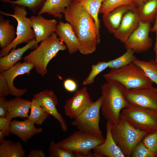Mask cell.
I'll return each instance as SVG.
<instances>
[{"label": "cell", "mask_w": 157, "mask_h": 157, "mask_svg": "<svg viewBox=\"0 0 157 157\" xmlns=\"http://www.w3.org/2000/svg\"><path fill=\"white\" fill-rule=\"evenodd\" d=\"M135 52L131 49H127L126 51L121 56L107 61L108 67L111 69L119 68L133 62L136 58L134 55Z\"/></svg>", "instance_id": "31"}, {"label": "cell", "mask_w": 157, "mask_h": 157, "mask_svg": "<svg viewBox=\"0 0 157 157\" xmlns=\"http://www.w3.org/2000/svg\"><path fill=\"white\" fill-rule=\"evenodd\" d=\"M155 32L156 34V40L155 44L154 50L155 53V60H157V30Z\"/></svg>", "instance_id": "46"}, {"label": "cell", "mask_w": 157, "mask_h": 157, "mask_svg": "<svg viewBox=\"0 0 157 157\" xmlns=\"http://www.w3.org/2000/svg\"><path fill=\"white\" fill-rule=\"evenodd\" d=\"M101 88L102 114L112 125L116 124L120 119L121 112L129 104L124 95L126 89L121 83L115 81L106 82Z\"/></svg>", "instance_id": "1"}, {"label": "cell", "mask_w": 157, "mask_h": 157, "mask_svg": "<svg viewBox=\"0 0 157 157\" xmlns=\"http://www.w3.org/2000/svg\"><path fill=\"white\" fill-rule=\"evenodd\" d=\"M30 18L35 39L38 43L44 40L55 33L58 24L55 19H47L41 15H33Z\"/></svg>", "instance_id": "16"}, {"label": "cell", "mask_w": 157, "mask_h": 157, "mask_svg": "<svg viewBox=\"0 0 157 157\" xmlns=\"http://www.w3.org/2000/svg\"><path fill=\"white\" fill-rule=\"evenodd\" d=\"M33 98L46 112L58 121L60 124L62 130L64 132H66L68 126L65 120L58 112L56 108L58 101L53 91L45 89L38 93L34 94Z\"/></svg>", "instance_id": "12"}, {"label": "cell", "mask_w": 157, "mask_h": 157, "mask_svg": "<svg viewBox=\"0 0 157 157\" xmlns=\"http://www.w3.org/2000/svg\"><path fill=\"white\" fill-rule=\"evenodd\" d=\"M79 42L78 51L82 54L92 53L99 43L97 36L89 30L83 27L71 25Z\"/></svg>", "instance_id": "18"}, {"label": "cell", "mask_w": 157, "mask_h": 157, "mask_svg": "<svg viewBox=\"0 0 157 157\" xmlns=\"http://www.w3.org/2000/svg\"><path fill=\"white\" fill-rule=\"evenodd\" d=\"M11 120L7 116L6 117H0V130L4 132L6 136L9 135L10 132Z\"/></svg>", "instance_id": "38"}, {"label": "cell", "mask_w": 157, "mask_h": 157, "mask_svg": "<svg viewBox=\"0 0 157 157\" xmlns=\"http://www.w3.org/2000/svg\"><path fill=\"white\" fill-rule=\"evenodd\" d=\"M137 7L134 5H126L117 7L111 11L102 14V19L108 31L113 33L119 26L125 14Z\"/></svg>", "instance_id": "21"}, {"label": "cell", "mask_w": 157, "mask_h": 157, "mask_svg": "<svg viewBox=\"0 0 157 157\" xmlns=\"http://www.w3.org/2000/svg\"><path fill=\"white\" fill-rule=\"evenodd\" d=\"M4 97H0V117H6L8 114V110L5 104Z\"/></svg>", "instance_id": "41"}, {"label": "cell", "mask_w": 157, "mask_h": 157, "mask_svg": "<svg viewBox=\"0 0 157 157\" xmlns=\"http://www.w3.org/2000/svg\"><path fill=\"white\" fill-rule=\"evenodd\" d=\"M73 1L72 0H46L38 15H40L47 13L60 19L64 11Z\"/></svg>", "instance_id": "24"}, {"label": "cell", "mask_w": 157, "mask_h": 157, "mask_svg": "<svg viewBox=\"0 0 157 157\" xmlns=\"http://www.w3.org/2000/svg\"><path fill=\"white\" fill-rule=\"evenodd\" d=\"M6 136V133L3 131L0 130V143L4 139V138Z\"/></svg>", "instance_id": "45"}, {"label": "cell", "mask_w": 157, "mask_h": 157, "mask_svg": "<svg viewBox=\"0 0 157 157\" xmlns=\"http://www.w3.org/2000/svg\"><path fill=\"white\" fill-rule=\"evenodd\" d=\"M103 76L106 82L120 83L126 89L152 86L154 83L142 69L133 62L119 68L111 69Z\"/></svg>", "instance_id": "4"}, {"label": "cell", "mask_w": 157, "mask_h": 157, "mask_svg": "<svg viewBox=\"0 0 157 157\" xmlns=\"http://www.w3.org/2000/svg\"><path fill=\"white\" fill-rule=\"evenodd\" d=\"M26 153L22 144L4 139L0 143V157H24Z\"/></svg>", "instance_id": "25"}, {"label": "cell", "mask_w": 157, "mask_h": 157, "mask_svg": "<svg viewBox=\"0 0 157 157\" xmlns=\"http://www.w3.org/2000/svg\"></svg>", "instance_id": "51"}, {"label": "cell", "mask_w": 157, "mask_h": 157, "mask_svg": "<svg viewBox=\"0 0 157 157\" xmlns=\"http://www.w3.org/2000/svg\"><path fill=\"white\" fill-rule=\"evenodd\" d=\"M63 14L65 20L71 25L78 26L87 29L97 36L94 19L80 2L77 0L72 2Z\"/></svg>", "instance_id": "9"}, {"label": "cell", "mask_w": 157, "mask_h": 157, "mask_svg": "<svg viewBox=\"0 0 157 157\" xmlns=\"http://www.w3.org/2000/svg\"><path fill=\"white\" fill-rule=\"evenodd\" d=\"M156 157H157V156H156Z\"/></svg>", "instance_id": "49"}, {"label": "cell", "mask_w": 157, "mask_h": 157, "mask_svg": "<svg viewBox=\"0 0 157 157\" xmlns=\"http://www.w3.org/2000/svg\"><path fill=\"white\" fill-rule=\"evenodd\" d=\"M140 21L137 8L128 11L124 15L118 28L113 33L114 36L124 44L138 27Z\"/></svg>", "instance_id": "15"}, {"label": "cell", "mask_w": 157, "mask_h": 157, "mask_svg": "<svg viewBox=\"0 0 157 157\" xmlns=\"http://www.w3.org/2000/svg\"><path fill=\"white\" fill-rule=\"evenodd\" d=\"M46 156L44 151L40 149H33L30 151L28 157H44Z\"/></svg>", "instance_id": "42"}, {"label": "cell", "mask_w": 157, "mask_h": 157, "mask_svg": "<svg viewBox=\"0 0 157 157\" xmlns=\"http://www.w3.org/2000/svg\"><path fill=\"white\" fill-rule=\"evenodd\" d=\"M133 63L140 67L148 77L157 85V62L155 60L147 61L136 58Z\"/></svg>", "instance_id": "30"}, {"label": "cell", "mask_w": 157, "mask_h": 157, "mask_svg": "<svg viewBox=\"0 0 157 157\" xmlns=\"http://www.w3.org/2000/svg\"><path fill=\"white\" fill-rule=\"evenodd\" d=\"M9 19L0 16V47L3 49L12 42L16 38V32Z\"/></svg>", "instance_id": "26"}, {"label": "cell", "mask_w": 157, "mask_h": 157, "mask_svg": "<svg viewBox=\"0 0 157 157\" xmlns=\"http://www.w3.org/2000/svg\"><path fill=\"white\" fill-rule=\"evenodd\" d=\"M34 68V65L26 61L17 63L6 70L1 72L6 81L9 86L10 94L16 97H20L27 92L26 89L17 88L14 85V81L18 76L25 74H29Z\"/></svg>", "instance_id": "14"}, {"label": "cell", "mask_w": 157, "mask_h": 157, "mask_svg": "<svg viewBox=\"0 0 157 157\" xmlns=\"http://www.w3.org/2000/svg\"><path fill=\"white\" fill-rule=\"evenodd\" d=\"M124 94L129 104L157 111V88L152 85L126 89Z\"/></svg>", "instance_id": "10"}, {"label": "cell", "mask_w": 157, "mask_h": 157, "mask_svg": "<svg viewBox=\"0 0 157 157\" xmlns=\"http://www.w3.org/2000/svg\"><path fill=\"white\" fill-rule=\"evenodd\" d=\"M155 22L154 26L151 28L150 32L151 33L155 32L157 30V13L155 17Z\"/></svg>", "instance_id": "44"}, {"label": "cell", "mask_w": 157, "mask_h": 157, "mask_svg": "<svg viewBox=\"0 0 157 157\" xmlns=\"http://www.w3.org/2000/svg\"><path fill=\"white\" fill-rule=\"evenodd\" d=\"M38 46L35 39L31 41L25 46L11 51L7 55L0 58V72L7 70L22 59L23 54L27 50L34 49Z\"/></svg>", "instance_id": "22"}, {"label": "cell", "mask_w": 157, "mask_h": 157, "mask_svg": "<svg viewBox=\"0 0 157 157\" xmlns=\"http://www.w3.org/2000/svg\"><path fill=\"white\" fill-rule=\"evenodd\" d=\"M63 86L65 89L69 92L76 91L77 85L75 81L71 78H67L64 81Z\"/></svg>", "instance_id": "40"}, {"label": "cell", "mask_w": 157, "mask_h": 157, "mask_svg": "<svg viewBox=\"0 0 157 157\" xmlns=\"http://www.w3.org/2000/svg\"><path fill=\"white\" fill-rule=\"evenodd\" d=\"M142 141L156 157L157 155V131L148 133L143 137Z\"/></svg>", "instance_id": "36"}, {"label": "cell", "mask_w": 157, "mask_h": 157, "mask_svg": "<svg viewBox=\"0 0 157 157\" xmlns=\"http://www.w3.org/2000/svg\"><path fill=\"white\" fill-rule=\"evenodd\" d=\"M148 0H133V2L137 7L143 4Z\"/></svg>", "instance_id": "43"}, {"label": "cell", "mask_w": 157, "mask_h": 157, "mask_svg": "<svg viewBox=\"0 0 157 157\" xmlns=\"http://www.w3.org/2000/svg\"><path fill=\"white\" fill-rule=\"evenodd\" d=\"M66 49L65 44L55 33L41 42L37 48L23 58L25 61L33 65L36 72L43 76L47 72V67L49 62L59 51Z\"/></svg>", "instance_id": "2"}, {"label": "cell", "mask_w": 157, "mask_h": 157, "mask_svg": "<svg viewBox=\"0 0 157 157\" xmlns=\"http://www.w3.org/2000/svg\"><path fill=\"white\" fill-rule=\"evenodd\" d=\"M112 124L107 121L106 137L104 141L93 149L94 157H125L114 140L111 133Z\"/></svg>", "instance_id": "17"}, {"label": "cell", "mask_w": 157, "mask_h": 157, "mask_svg": "<svg viewBox=\"0 0 157 157\" xmlns=\"http://www.w3.org/2000/svg\"><path fill=\"white\" fill-rule=\"evenodd\" d=\"M80 2L84 6L93 18L95 22L96 34L99 43L100 42L99 29L100 21L98 14L102 3L104 0H77Z\"/></svg>", "instance_id": "28"}, {"label": "cell", "mask_w": 157, "mask_h": 157, "mask_svg": "<svg viewBox=\"0 0 157 157\" xmlns=\"http://www.w3.org/2000/svg\"><path fill=\"white\" fill-rule=\"evenodd\" d=\"M92 102L87 87H84L76 91L74 95L66 101L64 106L65 113L70 119H74Z\"/></svg>", "instance_id": "13"}, {"label": "cell", "mask_w": 157, "mask_h": 157, "mask_svg": "<svg viewBox=\"0 0 157 157\" xmlns=\"http://www.w3.org/2000/svg\"><path fill=\"white\" fill-rule=\"evenodd\" d=\"M10 94V90L8 84L6 79L0 74V97H4Z\"/></svg>", "instance_id": "39"}, {"label": "cell", "mask_w": 157, "mask_h": 157, "mask_svg": "<svg viewBox=\"0 0 157 157\" xmlns=\"http://www.w3.org/2000/svg\"><path fill=\"white\" fill-rule=\"evenodd\" d=\"M101 102V96L74 119L72 125L79 130L103 135L99 126Z\"/></svg>", "instance_id": "8"}, {"label": "cell", "mask_w": 157, "mask_h": 157, "mask_svg": "<svg viewBox=\"0 0 157 157\" xmlns=\"http://www.w3.org/2000/svg\"></svg>", "instance_id": "50"}, {"label": "cell", "mask_w": 157, "mask_h": 157, "mask_svg": "<svg viewBox=\"0 0 157 157\" xmlns=\"http://www.w3.org/2000/svg\"><path fill=\"white\" fill-rule=\"evenodd\" d=\"M137 10L140 21L152 23L157 13V0H148Z\"/></svg>", "instance_id": "27"}, {"label": "cell", "mask_w": 157, "mask_h": 157, "mask_svg": "<svg viewBox=\"0 0 157 157\" xmlns=\"http://www.w3.org/2000/svg\"><path fill=\"white\" fill-rule=\"evenodd\" d=\"M155 60L157 62V60Z\"/></svg>", "instance_id": "48"}, {"label": "cell", "mask_w": 157, "mask_h": 157, "mask_svg": "<svg viewBox=\"0 0 157 157\" xmlns=\"http://www.w3.org/2000/svg\"><path fill=\"white\" fill-rule=\"evenodd\" d=\"M46 0H1L3 3H9L13 6L20 5L28 8L33 14H35L38 9L42 7Z\"/></svg>", "instance_id": "32"}, {"label": "cell", "mask_w": 157, "mask_h": 157, "mask_svg": "<svg viewBox=\"0 0 157 157\" xmlns=\"http://www.w3.org/2000/svg\"><path fill=\"white\" fill-rule=\"evenodd\" d=\"M73 0V1H76V0Z\"/></svg>", "instance_id": "47"}, {"label": "cell", "mask_w": 157, "mask_h": 157, "mask_svg": "<svg viewBox=\"0 0 157 157\" xmlns=\"http://www.w3.org/2000/svg\"><path fill=\"white\" fill-rule=\"evenodd\" d=\"M151 24L140 21L138 27L124 43L125 48L131 49L137 53L149 50L152 45V39L149 36L151 28Z\"/></svg>", "instance_id": "11"}, {"label": "cell", "mask_w": 157, "mask_h": 157, "mask_svg": "<svg viewBox=\"0 0 157 157\" xmlns=\"http://www.w3.org/2000/svg\"><path fill=\"white\" fill-rule=\"evenodd\" d=\"M111 131L114 140L126 157H131L135 147L149 133L135 128L121 117L117 124L112 125Z\"/></svg>", "instance_id": "5"}, {"label": "cell", "mask_w": 157, "mask_h": 157, "mask_svg": "<svg viewBox=\"0 0 157 157\" xmlns=\"http://www.w3.org/2000/svg\"><path fill=\"white\" fill-rule=\"evenodd\" d=\"M120 117L140 131L149 133L157 131V111L129 104Z\"/></svg>", "instance_id": "7"}, {"label": "cell", "mask_w": 157, "mask_h": 157, "mask_svg": "<svg viewBox=\"0 0 157 157\" xmlns=\"http://www.w3.org/2000/svg\"><path fill=\"white\" fill-rule=\"evenodd\" d=\"M126 5H135L133 0H104L100 8L99 14L107 13L117 7Z\"/></svg>", "instance_id": "33"}, {"label": "cell", "mask_w": 157, "mask_h": 157, "mask_svg": "<svg viewBox=\"0 0 157 157\" xmlns=\"http://www.w3.org/2000/svg\"><path fill=\"white\" fill-rule=\"evenodd\" d=\"M13 7V14L0 11L1 15L12 17L16 19L17 23L16 38L9 45L1 49L0 51V57L7 55L10 51L15 49L19 44L27 43L35 39L34 33L31 26V20L30 18L26 16L27 12L26 8L18 5H15Z\"/></svg>", "instance_id": "6"}, {"label": "cell", "mask_w": 157, "mask_h": 157, "mask_svg": "<svg viewBox=\"0 0 157 157\" xmlns=\"http://www.w3.org/2000/svg\"><path fill=\"white\" fill-rule=\"evenodd\" d=\"M35 124L27 119L24 121L13 119L11 122L10 133L16 135L24 142L27 143L28 140L35 135L41 133L42 128H37Z\"/></svg>", "instance_id": "19"}, {"label": "cell", "mask_w": 157, "mask_h": 157, "mask_svg": "<svg viewBox=\"0 0 157 157\" xmlns=\"http://www.w3.org/2000/svg\"><path fill=\"white\" fill-rule=\"evenodd\" d=\"M105 139L103 135L78 130L57 144L61 148L74 153L76 157H92L94 156L91 150Z\"/></svg>", "instance_id": "3"}, {"label": "cell", "mask_w": 157, "mask_h": 157, "mask_svg": "<svg viewBox=\"0 0 157 157\" xmlns=\"http://www.w3.org/2000/svg\"><path fill=\"white\" fill-rule=\"evenodd\" d=\"M132 157H155L154 154L144 144L142 141L138 143L133 149Z\"/></svg>", "instance_id": "37"}, {"label": "cell", "mask_w": 157, "mask_h": 157, "mask_svg": "<svg viewBox=\"0 0 157 157\" xmlns=\"http://www.w3.org/2000/svg\"><path fill=\"white\" fill-rule=\"evenodd\" d=\"M31 111L27 119L35 124L42 125L48 117L49 114L33 98L31 101Z\"/></svg>", "instance_id": "29"}, {"label": "cell", "mask_w": 157, "mask_h": 157, "mask_svg": "<svg viewBox=\"0 0 157 157\" xmlns=\"http://www.w3.org/2000/svg\"><path fill=\"white\" fill-rule=\"evenodd\" d=\"M55 33L64 43L70 54H73L78 50L79 41L70 24L60 21Z\"/></svg>", "instance_id": "20"}, {"label": "cell", "mask_w": 157, "mask_h": 157, "mask_svg": "<svg viewBox=\"0 0 157 157\" xmlns=\"http://www.w3.org/2000/svg\"><path fill=\"white\" fill-rule=\"evenodd\" d=\"M108 67L107 62H99L95 64L92 65L90 72L87 77L83 81V84L86 85L93 83L95 78Z\"/></svg>", "instance_id": "34"}, {"label": "cell", "mask_w": 157, "mask_h": 157, "mask_svg": "<svg viewBox=\"0 0 157 157\" xmlns=\"http://www.w3.org/2000/svg\"><path fill=\"white\" fill-rule=\"evenodd\" d=\"M48 150L50 157H76L74 153L61 148L53 140L51 141Z\"/></svg>", "instance_id": "35"}, {"label": "cell", "mask_w": 157, "mask_h": 157, "mask_svg": "<svg viewBox=\"0 0 157 157\" xmlns=\"http://www.w3.org/2000/svg\"><path fill=\"white\" fill-rule=\"evenodd\" d=\"M5 104L8 110L6 116L10 119L17 117H28L31 105L30 100L16 97L9 100H6Z\"/></svg>", "instance_id": "23"}]
</instances>
